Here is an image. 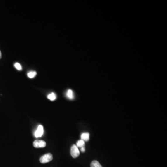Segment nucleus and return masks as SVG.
Segmentation results:
<instances>
[{
	"mask_svg": "<svg viewBox=\"0 0 167 167\" xmlns=\"http://www.w3.org/2000/svg\"><path fill=\"white\" fill-rule=\"evenodd\" d=\"M33 145L35 148H44L46 146V142L43 140H36L33 142Z\"/></svg>",
	"mask_w": 167,
	"mask_h": 167,
	"instance_id": "3",
	"label": "nucleus"
},
{
	"mask_svg": "<svg viewBox=\"0 0 167 167\" xmlns=\"http://www.w3.org/2000/svg\"><path fill=\"white\" fill-rule=\"evenodd\" d=\"M66 96L70 99H74V94L73 91L72 90H68L66 92Z\"/></svg>",
	"mask_w": 167,
	"mask_h": 167,
	"instance_id": "6",
	"label": "nucleus"
},
{
	"mask_svg": "<svg viewBox=\"0 0 167 167\" xmlns=\"http://www.w3.org/2000/svg\"><path fill=\"white\" fill-rule=\"evenodd\" d=\"M44 133V129L42 125H39L37 128V130L35 131V136L36 138L40 137L42 136Z\"/></svg>",
	"mask_w": 167,
	"mask_h": 167,
	"instance_id": "4",
	"label": "nucleus"
},
{
	"mask_svg": "<svg viewBox=\"0 0 167 167\" xmlns=\"http://www.w3.org/2000/svg\"><path fill=\"white\" fill-rule=\"evenodd\" d=\"M15 67H16V69L18 70H19L20 71L22 70V67H21L20 64L19 63H16L15 64Z\"/></svg>",
	"mask_w": 167,
	"mask_h": 167,
	"instance_id": "11",
	"label": "nucleus"
},
{
	"mask_svg": "<svg viewBox=\"0 0 167 167\" xmlns=\"http://www.w3.org/2000/svg\"><path fill=\"white\" fill-rule=\"evenodd\" d=\"M85 141L82 139L78 141L77 142V147L78 148H81L82 147H85Z\"/></svg>",
	"mask_w": 167,
	"mask_h": 167,
	"instance_id": "8",
	"label": "nucleus"
},
{
	"mask_svg": "<svg viewBox=\"0 0 167 167\" xmlns=\"http://www.w3.org/2000/svg\"><path fill=\"white\" fill-rule=\"evenodd\" d=\"M36 74H37V73H36V72L32 71V72H30L28 73V74H27V76H28L29 78L32 79V78H34V77H35Z\"/></svg>",
	"mask_w": 167,
	"mask_h": 167,
	"instance_id": "10",
	"label": "nucleus"
},
{
	"mask_svg": "<svg viewBox=\"0 0 167 167\" xmlns=\"http://www.w3.org/2000/svg\"><path fill=\"white\" fill-rule=\"evenodd\" d=\"M1 58H2V54H1V51H0V59H1Z\"/></svg>",
	"mask_w": 167,
	"mask_h": 167,
	"instance_id": "13",
	"label": "nucleus"
},
{
	"mask_svg": "<svg viewBox=\"0 0 167 167\" xmlns=\"http://www.w3.org/2000/svg\"><path fill=\"white\" fill-rule=\"evenodd\" d=\"M47 98H48V99H49V100H50L51 101H54V100H55L56 99V94L54 93V92H52V93L49 94V95L47 96Z\"/></svg>",
	"mask_w": 167,
	"mask_h": 167,
	"instance_id": "9",
	"label": "nucleus"
},
{
	"mask_svg": "<svg viewBox=\"0 0 167 167\" xmlns=\"http://www.w3.org/2000/svg\"><path fill=\"white\" fill-rule=\"evenodd\" d=\"M91 167H103L97 161L94 160L91 163Z\"/></svg>",
	"mask_w": 167,
	"mask_h": 167,
	"instance_id": "7",
	"label": "nucleus"
},
{
	"mask_svg": "<svg viewBox=\"0 0 167 167\" xmlns=\"http://www.w3.org/2000/svg\"><path fill=\"white\" fill-rule=\"evenodd\" d=\"M81 151L82 152H84L85 151V147H82V148H81Z\"/></svg>",
	"mask_w": 167,
	"mask_h": 167,
	"instance_id": "12",
	"label": "nucleus"
},
{
	"mask_svg": "<svg viewBox=\"0 0 167 167\" xmlns=\"http://www.w3.org/2000/svg\"><path fill=\"white\" fill-rule=\"evenodd\" d=\"M53 156L51 153H47L42 156L39 159V161L42 163H49L53 160Z\"/></svg>",
	"mask_w": 167,
	"mask_h": 167,
	"instance_id": "1",
	"label": "nucleus"
},
{
	"mask_svg": "<svg viewBox=\"0 0 167 167\" xmlns=\"http://www.w3.org/2000/svg\"><path fill=\"white\" fill-rule=\"evenodd\" d=\"M80 152L76 145H73L71 148V155L73 158H76L80 156Z\"/></svg>",
	"mask_w": 167,
	"mask_h": 167,
	"instance_id": "2",
	"label": "nucleus"
},
{
	"mask_svg": "<svg viewBox=\"0 0 167 167\" xmlns=\"http://www.w3.org/2000/svg\"><path fill=\"white\" fill-rule=\"evenodd\" d=\"M81 138L84 141H88L90 138V134L89 133H84L81 135Z\"/></svg>",
	"mask_w": 167,
	"mask_h": 167,
	"instance_id": "5",
	"label": "nucleus"
}]
</instances>
